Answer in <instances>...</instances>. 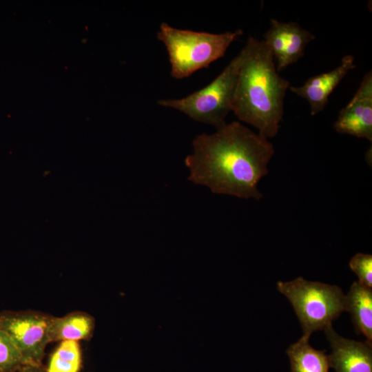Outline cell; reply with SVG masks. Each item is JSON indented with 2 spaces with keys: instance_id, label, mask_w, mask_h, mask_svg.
<instances>
[{
  "instance_id": "cell-1",
  "label": "cell",
  "mask_w": 372,
  "mask_h": 372,
  "mask_svg": "<svg viewBox=\"0 0 372 372\" xmlns=\"http://www.w3.org/2000/svg\"><path fill=\"white\" fill-rule=\"evenodd\" d=\"M193 153L185 159L188 180L215 194L259 200L258 183L268 174L273 144L238 121L225 123L216 132L197 135Z\"/></svg>"
},
{
  "instance_id": "cell-2",
  "label": "cell",
  "mask_w": 372,
  "mask_h": 372,
  "mask_svg": "<svg viewBox=\"0 0 372 372\" xmlns=\"http://www.w3.org/2000/svg\"><path fill=\"white\" fill-rule=\"evenodd\" d=\"M240 68L231 111L267 138L278 134L289 82L276 70L273 55L263 41L249 37Z\"/></svg>"
},
{
  "instance_id": "cell-3",
  "label": "cell",
  "mask_w": 372,
  "mask_h": 372,
  "mask_svg": "<svg viewBox=\"0 0 372 372\" xmlns=\"http://www.w3.org/2000/svg\"><path fill=\"white\" fill-rule=\"evenodd\" d=\"M242 34L240 29L214 34L178 29L162 23L157 37L166 47L171 76L180 79L224 56L229 45Z\"/></svg>"
},
{
  "instance_id": "cell-4",
  "label": "cell",
  "mask_w": 372,
  "mask_h": 372,
  "mask_svg": "<svg viewBox=\"0 0 372 372\" xmlns=\"http://www.w3.org/2000/svg\"><path fill=\"white\" fill-rule=\"evenodd\" d=\"M276 286L293 307L302 335L310 338L314 331L331 325L345 311V295L336 285L298 277L291 281H279Z\"/></svg>"
},
{
  "instance_id": "cell-5",
  "label": "cell",
  "mask_w": 372,
  "mask_h": 372,
  "mask_svg": "<svg viewBox=\"0 0 372 372\" xmlns=\"http://www.w3.org/2000/svg\"><path fill=\"white\" fill-rule=\"evenodd\" d=\"M244 55L242 48L221 73L203 88L181 99L159 100L158 104L176 109L194 121L216 128L221 127L226 123L225 118L231 111Z\"/></svg>"
},
{
  "instance_id": "cell-6",
  "label": "cell",
  "mask_w": 372,
  "mask_h": 372,
  "mask_svg": "<svg viewBox=\"0 0 372 372\" xmlns=\"http://www.w3.org/2000/svg\"><path fill=\"white\" fill-rule=\"evenodd\" d=\"M53 316L36 311H3L0 328L8 335L25 364L41 365L50 342Z\"/></svg>"
},
{
  "instance_id": "cell-7",
  "label": "cell",
  "mask_w": 372,
  "mask_h": 372,
  "mask_svg": "<svg viewBox=\"0 0 372 372\" xmlns=\"http://www.w3.org/2000/svg\"><path fill=\"white\" fill-rule=\"evenodd\" d=\"M315 39L311 32L298 23L271 19L263 41L271 51L279 72L304 56L307 45Z\"/></svg>"
},
{
  "instance_id": "cell-8",
  "label": "cell",
  "mask_w": 372,
  "mask_h": 372,
  "mask_svg": "<svg viewBox=\"0 0 372 372\" xmlns=\"http://www.w3.org/2000/svg\"><path fill=\"white\" fill-rule=\"evenodd\" d=\"M340 134L364 138L372 141V72L364 74L349 103L342 108L334 123Z\"/></svg>"
},
{
  "instance_id": "cell-9",
  "label": "cell",
  "mask_w": 372,
  "mask_h": 372,
  "mask_svg": "<svg viewBox=\"0 0 372 372\" xmlns=\"http://www.w3.org/2000/svg\"><path fill=\"white\" fill-rule=\"evenodd\" d=\"M329 342L330 367L335 372H372V345L345 338L329 325L323 329Z\"/></svg>"
},
{
  "instance_id": "cell-10",
  "label": "cell",
  "mask_w": 372,
  "mask_h": 372,
  "mask_svg": "<svg viewBox=\"0 0 372 372\" xmlns=\"http://www.w3.org/2000/svg\"><path fill=\"white\" fill-rule=\"evenodd\" d=\"M354 61L352 55H346L342 58L341 63L337 68L308 79L300 86L290 85L289 90L307 100L311 115H316L325 108L329 96L347 73L355 68Z\"/></svg>"
},
{
  "instance_id": "cell-11",
  "label": "cell",
  "mask_w": 372,
  "mask_h": 372,
  "mask_svg": "<svg viewBox=\"0 0 372 372\" xmlns=\"http://www.w3.org/2000/svg\"><path fill=\"white\" fill-rule=\"evenodd\" d=\"M345 311L350 313L358 333L372 345V290L355 281L345 296Z\"/></svg>"
},
{
  "instance_id": "cell-12",
  "label": "cell",
  "mask_w": 372,
  "mask_h": 372,
  "mask_svg": "<svg viewBox=\"0 0 372 372\" xmlns=\"http://www.w3.org/2000/svg\"><path fill=\"white\" fill-rule=\"evenodd\" d=\"M94 328V320L86 313L74 312L63 317H53L50 327V340L78 342L90 338Z\"/></svg>"
},
{
  "instance_id": "cell-13",
  "label": "cell",
  "mask_w": 372,
  "mask_h": 372,
  "mask_svg": "<svg viewBox=\"0 0 372 372\" xmlns=\"http://www.w3.org/2000/svg\"><path fill=\"white\" fill-rule=\"evenodd\" d=\"M309 341V337L302 335L287 349L291 372H328L329 355L324 351L313 349Z\"/></svg>"
},
{
  "instance_id": "cell-14",
  "label": "cell",
  "mask_w": 372,
  "mask_h": 372,
  "mask_svg": "<svg viewBox=\"0 0 372 372\" xmlns=\"http://www.w3.org/2000/svg\"><path fill=\"white\" fill-rule=\"evenodd\" d=\"M81 362L79 343L62 341L52 354L45 370L47 372H79Z\"/></svg>"
},
{
  "instance_id": "cell-15",
  "label": "cell",
  "mask_w": 372,
  "mask_h": 372,
  "mask_svg": "<svg viewBox=\"0 0 372 372\" xmlns=\"http://www.w3.org/2000/svg\"><path fill=\"white\" fill-rule=\"evenodd\" d=\"M24 365L12 340L0 328V371L17 372Z\"/></svg>"
},
{
  "instance_id": "cell-16",
  "label": "cell",
  "mask_w": 372,
  "mask_h": 372,
  "mask_svg": "<svg viewBox=\"0 0 372 372\" xmlns=\"http://www.w3.org/2000/svg\"><path fill=\"white\" fill-rule=\"evenodd\" d=\"M349 267L358 277V282L363 286L372 288V256L357 253L349 261Z\"/></svg>"
},
{
  "instance_id": "cell-17",
  "label": "cell",
  "mask_w": 372,
  "mask_h": 372,
  "mask_svg": "<svg viewBox=\"0 0 372 372\" xmlns=\"http://www.w3.org/2000/svg\"><path fill=\"white\" fill-rule=\"evenodd\" d=\"M17 372H47L41 365L25 364Z\"/></svg>"
},
{
  "instance_id": "cell-18",
  "label": "cell",
  "mask_w": 372,
  "mask_h": 372,
  "mask_svg": "<svg viewBox=\"0 0 372 372\" xmlns=\"http://www.w3.org/2000/svg\"><path fill=\"white\" fill-rule=\"evenodd\" d=\"M0 372H2V371H0Z\"/></svg>"
}]
</instances>
